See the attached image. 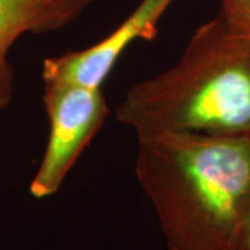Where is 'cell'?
Listing matches in <instances>:
<instances>
[{
  "instance_id": "obj_6",
  "label": "cell",
  "mask_w": 250,
  "mask_h": 250,
  "mask_svg": "<svg viewBox=\"0 0 250 250\" xmlns=\"http://www.w3.org/2000/svg\"><path fill=\"white\" fill-rule=\"evenodd\" d=\"M220 13L233 28L250 34V0H221Z\"/></svg>"
},
{
  "instance_id": "obj_5",
  "label": "cell",
  "mask_w": 250,
  "mask_h": 250,
  "mask_svg": "<svg viewBox=\"0 0 250 250\" xmlns=\"http://www.w3.org/2000/svg\"><path fill=\"white\" fill-rule=\"evenodd\" d=\"M93 0H0V108L13 96V71L7 56L24 34L62 29L83 13Z\"/></svg>"
},
{
  "instance_id": "obj_1",
  "label": "cell",
  "mask_w": 250,
  "mask_h": 250,
  "mask_svg": "<svg viewBox=\"0 0 250 250\" xmlns=\"http://www.w3.org/2000/svg\"><path fill=\"white\" fill-rule=\"evenodd\" d=\"M135 174L170 250H232L250 202V136H138Z\"/></svg>"
},
{
  "instance_id": "obj_2",
  "label": "cell",
  "mask_w": 250,
  "mask_h": 250,
  "mask_svg": "<svg viewBox=\"0 0 250 250\" xmlns=\"http://www.w3.org/2000/svg\"><path fill=\"white\" fill-rule=\"evenodd\" d=\"M116 118L136 136H250V34L218 13L197 28L172 67L128 89Z\"/></svg>"
},
{
  "instance_id": "obj_4",
  "label": "cell",
  "mask_w": 250,
  "mask_h": 250,
  "mask_svg": "<svg viewBox=\"0 0 250 250\" xmlns=\"http://www.w3.org/2000/svg\"><path fill=\"white\" fill-rule=\"evenodd\" d=\"M175 0H142L107 38L90 47L68 52L43 62V81H60L102 88L128 46L138 39L152 41L159 22Z\"/></svg>"
},
{
  "instance_id": "obj_7",
  "label": "cell",
  "mask_w": 250,
  "mask_h": 250,
  "mask_svg": "<svg viewBox=\"0 0 250 250\" xmlns=\"http://www.w3.org/2000/svg\"><path fill=\"white\" fill-rule=\"evenodd\" d=\"M232 250H250V202L242 217Z\"/></svg>"
},
{
  "instance_id": "obj_3",
  "label": "cell",
  "mask_w": 250,
  "mask_h": 250,
  "mask_svg": "<svg viewBox=\"0 0 250 250\" xmlns=\"http://www.w3.org/2000/svg\"><path fill=\"white\" fill-rule=\"evenodd\" d=\"M43 82L49 136L42 161L29 188L32 196L38 199L52 196L60 189L108 116L102 88L60 81Z\"/></svg>"
}]
</instances>
